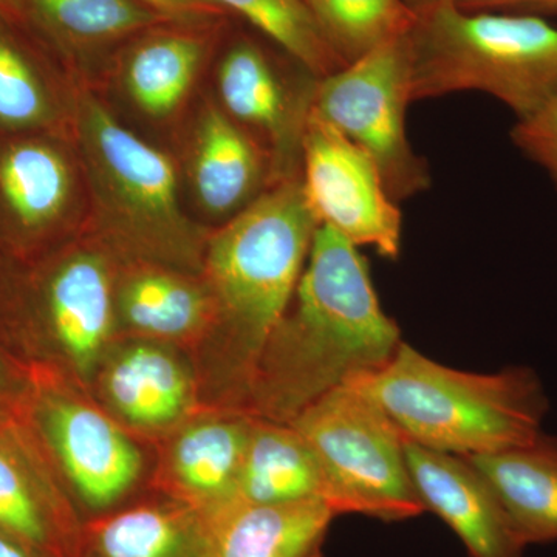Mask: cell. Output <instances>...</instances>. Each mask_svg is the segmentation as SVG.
Returning <instances> with one entry per match:
<instances>
[{"label":"cell","mask_w":557,"mask_h":557,"mask_svg":"<svg viewBox=\"0 0 557 557\" xmlns=\"http://www.w3.org/2000/svg\"><path fill=\"white\" fill-rule=\"evenodd\" d=\"M399 335L381 309L364 256L319 225L288 310L260 355L247 416L292 423L329 392L383 369Z\"/></svg>","instance_id":"cell-1"},{"label":"cell","mask_w":557,"mask_h":557,"mask_svg":"<svg viewBox=\"0 0 557 557\" xmlns=\"http://www.w3.org/2000/svg\"><path fill=\"white\" fill-rule=\"evenodd\" d=\"M318 226L300 177L282 180L215 231L203 249L222 379L244 406L260 355L298 287Z\"/></svg>","instance_id":"cell-2"},{"label":"cell","mask_w":557,"mask_h":557,"mask_svg":"<svg viewBox=\"0 0 557 557\" xmlns=\"http://www.w3.org/2000/svg\"><path fill=\"white\" fill-rule=\"evenodd\" d=\"M351 381L379 403L409 442L460 457L533 442L549 408L534 370L461 372L405 343L379 372Z\"/></svg>","instance_id":"cell-3"},{"label":"cell","mask_w":557,"mask_h":557,"mask_svg":"<svg viewBox=\"0 0 557 557\" xmlns=\"http://www.w3.org/2000/svg\"><path fill=\"white\" fill-rule=\"evenodd\" d=\"M72 97L73 145L98 234L139 259L183 267L199 262L200 230L180 205L171 157L123 126L75 76Z\"/></svg>","instance_id":"cell-4"},{"label":"cell","mask_w":557,"mask_h":557,"mask_svg":"<svg viewBox=\"0 0 557 557\" xmlns=\"http://www.w3.org/2000/svg\"><path fill=\"white\" fill-rule=\"evenodd\" d=\"M406 35L412 101L485 91L528 119L557 95V27L539 14L429 0Z\"/></svg>","instance_id":"cell-5"},{"label":"cell","mask_w":557,"mask_h":557,"mask_svg":"<svg viewBox=\"0 0 557 557\" xmlns=\"http://www.w3.org/2000/svg\"><path fill=\"white\" fill-rule=\"evenodd\" d=\"M313 449L336 516L401 522L423 515L397 424L355 381L336 387L292 421Z\"/></svg>","instance_id":"cell-6"},{"label":"cell","mask_w":557,"mask_h":557,"mask_svg":"<svg viewBox=\"0 0 557 557\" xmlns=\"http://www.w3.org/2000/svg\"><path fill=\"white\" fill-rule=\"evenodd\" d=\"M410 102L405 35L319 79L311 109L372 157L397 203L423 193L432 182L426 161L417 156L406 134Z\"/></svg>","instance_id":"cell-7"},{"label":"cell","mask_w":557,"mask_h":557,"mask_svg":"<svg viewBox=\"0 0 557 557\" xmlns=\"http://www.w3.org/2000/svg\"><path fill=\"white\" fill-rule=\"evenodd\" d=\"M300 182L319 225L355 247L397 260L403 215L375 161L339 131L310 112L302 139Z\"/></svg>","instance_id":"cell-8"},{"label":"cell","mask_w":557,"mask_h":557,"mask_svg":"<svg viewBox=\"0 0 557 557\" xmlns=\"http://www.w3.org/2000/svg\"><path fill=\"white\" fill-rule=\"evenodd\" d=\"M87 189L72 134L0 129V237L42 244L72 228Z\"/></svg>","instance_id":"cell-9"},{"label":"cell","mask_w":557,"mask_h":557,"mask_svg":"<svg viewBox=\"0 0 557 557\" xmlns=\"http://www.w3.org/2000/svg\"><path fill=\"white\" fill-rule=\"evenodd\" d=\"M319 79L311 73L289 78L249 39L234 42L220 62V104L270 153L276 182L300 177L304 132Z\"/></svg>","instance_id":"cell-10"},{"label":"cell","mask_w":557,"mask_h":557,"mask_svg":"<svg viewBox=\"0 0 557 557\" xmlns=\"http://www.w3.org/2000/svg\"><path fill=\"white\" fill-rule=\"evenodd\" d=\"M418 497L460 537L469 557H522L520 539L496 491L467 457L406 442Z\"/></svg>","instance_id":"cell-11"},{"label":"cell","mask_w":557,"mask_h":557,"mask_svg":"<svg viewBox=\"0 0 557 557\" xmlns=\"http://www.w3.org/2000/svg\"><path fill=\"white\" fill-rule=\"evenodd\" d=\"M27 17L0 11V129L72 134V73Z\"/></svg>","instance_id":"cell-12"},{"label":"cell","mask_w":557,"mask_h":557,"mask_svg":"<svg viewBox=\"0 0 557 557\" xmlns=\"http://www.w3.org/2000/svg\"><path fill=\"white\" fill-rule=\"evenodd\" d=\"M47 431L70 483L89 507H112L137 482V446L100 410L58 399L47 410Z\"/></svg>","instance_id":"cell-13"},{"label":"cell","mask_w":557,"mask_h":557,"mask_svg":"<svg viewBox=\"0 0 557 557\" xmlns=\"http://www.w3.org/2000/svg\"><path fill=\"white\" fill-rule=\"evenodd\" d=\"M189 177L200 207L218 219L239 214L276 183L270 153L214 102L197 124Z\"/></svg>","instance_id":"cell-14"},{"label":"cell","mask_w":557,"mask_h":557,"mask_svg":"<svg viewBox=\"0 0 557 557\" xmlns=\"http://www.w3.org/2000/svg\"><path fill=\"white\" fill-rule=\"evenodd\" d=\"M335 518L322 500L228 505L201 518L197 557H324Z\"/></svg>","instance_id":"cell-15"},{"label":"cell","mask_w":557,"mask_h":557,"mask_svg":"<svg viewBox=\"0 0 557 557\" xmlns=\"http://www.w3.org/2000/svg\"><path fill=\"white\" fill-rule=\"evenodd\" d=\"M47 321L73 364L83 372L100 358L115 311L112 271L94 248L62 256L40 287Z\"/></svg>","instance_id":"cell-16"},{"label":"cell","mask_w":557,"mask_h":557,"mask_svg":"<svg viewBox=\"0 0 557 557\" xmlns=\"http://www.w3.org/2000/svg\"><path fill=\"white\" fill-rule=\"evenodd\" d=\"M251 417L218 418L194 424L172 446L168 487L172 500L201 518L231 504L244 461Z\"/></svg>","instance_id":"cell-17"},{"label":"cell","mask_w":557,"mask_h":557,"mask_svg":"<svg viewBox=\"0 0 557 557\" xmlns=\"http://www.w3.org/2000/svg\"><path fill=\"white\" fill-rule=\"evenodd\" d=\"M327 494L324 471L302 435L292 424L251 417L247 449L230 505L302 500L327 504Z\"/></svg>","instance_id":"cell-18"},{"label":"cell","mask_w":557,"mask_h":557,"mask_svg":"<svg viewBox=\"0 0 557 557\" xmlns=\"http://www.w3.org/2000/svg\"><path fill=\"white\" fill-rule=\"evenodd\" d=\"M207 50V38L186 27L160 25L141 33L120 67L132 104L149 119H170L188 98Z\"/></svg>","instance_id":"cell-19"},{"label":"cell","mask_w":557,"mask_h":557,"mask_svg":"<svg viewBox=\"0 0 557 557\" xmlns=\"http://www.w3.org/2000/svg\"><path fill=\"white\" fill-rule=\"evenodd\" d=\"M485 475L523 544L557 541V438L537 435L519 448L467 457Z\"/></svg>","instance_id":"cell-20"},{"label":"cell","mask_w":557,"mask_h":557,"mask_svg":"<svg viewBox=\"0 0 557 557\" xmlns=\"http://www.w3.org/2000/svg\"><path fill=\"white\" fill-rule=\"evenodd\" d=\"M200 539V515L186 505H138L83 525L76 557H197Z\"/></svg>","instance_id":"cell-21"},{"label":"cell","mask_w":557,"mask_h":557,"mask_svg":"<svg viewBox=\"0 0 557 557\" xmlns=\"http://www.w3.org/2000/svg\"><path fill=\"white\" fill-rule=\"evenodd\" d=\"M20 2L33 28L60 53L100 49L160 25L177 24L139 0Z\"/></svg>","instance_id":"cell-22"},{"label":"cell","mask_w":557,"mask_h":557,"mask_svg":"<svg viewBox=\"0 0 557 557\" xmlns=\"http://www.w3.org/2000/svg\"><path fill=\"white\" fill-rule=\"evenodd\" d=\"M104 392L110 405L131 423L160 428L188 408L190 384L177 359L145 344L127 348L110 362Z\"/></svg>","instance_id":"cell-23"},{"label":"cell","mask_w":557,"mask_h":557,"mask_svg":"<svg viewBox=\"0 0 557 557\" xmlns=\"http://www.w3.org/2000/svg\"><path fill=\"white\" fill-rule=\"evenodd\" d=\"M116 306L132 329L161 338H185L211 321L215 306L208 288L161 267L135 270L121 282Z\"/></svg>","instance_id":"cell-24"},{"label":"cell","mask_w":557,"mask_h":557,"mask_svg":"<svg viewBox=\"0 0 557 557\" xmlns=\"http://www.w3.org/2000/svg\"><path fill=\"white\" fill-rule=\"evenodd\" d=\"M81 531L72 509L40 493L0 446V533L20 542L33 557H76Z\"/></svg>","instance_id":"cell-25"},{"label":"cell","mask_w":557,"mask_h":557,"mask_svg":"<svg viewBox=\"0 0 557 557\" xmlns=\"http://www.w3.org/2000/svg\"><path fill=\"white\" fill-rule=\"evenodd\" d=\"M344 65L408 35L416 11L406 0H304Z\"/></svg>","instance_id":"cell-26"},{"label":"cell","mask_w":557,"mask_h":557,"mask_svg":"<svg viewBox=\"0 0 557 557\" xmlns=\"http://www.w3.org/2000/svg\"><path fill=\"white\" fill-rule=\"evenodd\" d=\"M258 28L318 78L346 67L333 53L304 0H209Z\"/></svg>","instance_id":"cell-27"},{"label":"cell","mask_w":557,"mask_h":557,"mask_svg":"<svg viewBox=\"0 0 557 557\" xmlns=\"http://www.w3.org/2000/svg\"><path fill=\"white\" fill-rule=\"evenodd\" d=\"M511 139L557 186V95L533 115L518 120Z\"/></svg>","instance_id":"cell-28"},{"label":"cell","mask_w":557,"mask_h":557,"mask_svg":"<svg viewBox=\"0 0 557 557\" xmlns=\"http://www.w3.org/2000/svg\"><path fill=\"white\" fill-rule=\"evenodd\" d=\"M177 24H197L220 17L223 10L209 0H139Z\"/></svg>","instance_id":"cell-29"},{"label":"cell","mask_w":557,"mask_h":557,"mask_svg":"<svg viewBox=\"0 0 557 557\" xmlns=\"http://www.w3.org/2000/svg\"><path fill=\"white\" fill-rule=\"evenodd\" d=\"M429 0H406L410 9L423 5ZM468 11L520 10L522 13H557V0H453Z\"/></svg>","instance_id":"cell-30"},{"label":"cell","mask_w":557,"mask_h":557,"mask_svg":"<svg viewBox=\"0 0 557 557\" xmlns=\"http://www.w3.org/2000/svg\"><path fill=\"white\" fill-rule=\"evenodd\" d=\"M0 557H33L20 542L0 533Z\"/></svg>","instance_id":"cell-31"},{"label":"cell","mask_w":557,"mask_h":557,"mask_svg":"<svg viewBox=\"0 0 557 557\" xmlns=\"http://www.w3.org/2000/svg\"><path fill=\"white\" fill-rule=\"evenodd\" d=\"M0 11L27 17L25 16L24 10H22L20 0H0Z\"/></svg>","instance_id":"cell-32"}]
</instances>
